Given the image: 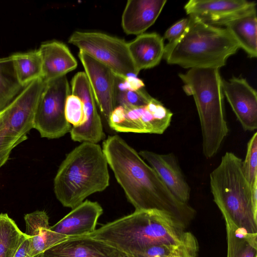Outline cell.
I'll return each mask as SVG.
<instances>
[{
  "instance_id": "cell-30",
  "label": "cell",
  "mask_w": 257,
  "mask_h": 257,
  "mask_svg": "<svg viewBox=\"0 0 257 257\" xmlns=\"http://www.w3.org/2000/svg\"><path fill=\"white\" fill-rule=\"evenodd\" d=\"M26 232L27 235L34 237L40 234L44 228H49V217L44 211L37 210L25 215Z\"/></svg>"
},
{
  "instance_id": "cell-2",
  "label": "cell",
  "mask_w": 257,
  "mask_h": 257,
  "mask_svg": "<svg viewBox=\"0 0 257 257\" xmlns=\"http://www.w3.org/2000/svg\"><path fill=\"white\" fill-rule=\"evenodd\" d=\"M186 225L164 211H135L103 225L86 235L102 241L120 251L133 255L158 243L178 244Z\"/></svg>"
},
{
  "instance_id": "cell-8",
  "label": "cell",
  "mask_w": 257,
  "mask_h": 257,
  "mask_svg": "<svg viewBox=\"0 0 257 257\" xmlns=\"http://www.w3.org/2000/svg\"><path fill=\"white\" fill-rule=\"evenodd\" d=\"M70 92L66 75L46 83L34 118V128L42 138L58 139L70 132L72 125L65 115V102Z\"/></svg>"
},
{
  "instance_id": "cell-7",
  "label": "cell",
  "mask_w": 257,
  "mask_h": 257,
  "mask_svg": "<svg viewBox=\"0 0 257 257\" xmlns=\"http://www.w3.org/2000/svg\"><path fill=\"white\" fill-rule=\"evenodd\" d=\"M68 42L107 66L121 80L138 74L124 40L100 32L75 31Z\"/></svg>"
},
{
  "instance_id": "cell-27",
  "label": "cell",
  "mask_w": 257,
  "mask_h": 257,
  "mask_svg": "<svg viewBox=\"0 0 257 257\" xmlns=\"http://www.w3.org/2000/svg\"><path fill=\"white\" fill-rule=\"evenodd\" d=\"M244 175L251 186L257 179V132H255L247 144L246 153L242 163Z\"/></svg>"
},
{
  "instance_id": "cell-11",
  "label": "cell",
  "mask_w": 257,
  "mask_h": 257,
  "mask_svg": "<svg viewBox=\"0 0 257 257\" xmlns=\"http://www.w3.org/2000/svg\"><path fill=\"white\" fill-rule=\"evenodd\" d=\"M78 56L85 70L96 103L107 121L116 107L117 77L107 66L85 52L79 51Z\"/></svg>"
},
{
  "instance_id": "cell-12",
  "label": "cell",
  "mask_w": 257,
  "mask_h": 257,
  "mask_svg": "<svg viewBox=\"0 0 257 257\" xmlns=\"http://www.w3.org/2000/svg\"><path fill=\"white\" fill-rule=\"evenodd\" d=\"M71 94L81 99L84 109L85 122L80 126L72 127L70 131L75 142L97 144L105 137L96 103L85 73H76L71 81Z\"/></svg>"
},
{
  "instance_id": "cell-34",
  "label": "cell",
  "mask_w": 257,
  "mask_h": 257,
  "mask_svg": "<svg viewBox=\"0 0 257 257\" xmlns=\"http://www.w3.org/2000/svg\"><path fill=\"white\" fill-rule=\"evenodd\" d=\"M120 81L118 83L117 79V88L120 90L135 91L143 88L145 86L143 81L136 76H129Z\"/></svg>"
},
{
  "instance_id": "cell-37",
  "label": "cell",
  "mask_w": 257,
  "mask_h": 257,
  "mask_svg": "<svg viewBox=\"0 0 257 257\" xmlns=\"http://www.w3.org/2000/svg\"><path fill=\"white\" fill-rule=\"evenodd\" d=\"M33 257H43V254H42V253H38V254L34 255Z\"/></svg>"
},
{
  "instance_id": "cell-5",
  "label": "cell",
  "mask_w": 257,
  "mask_h": 257,
  "mask_svg": "<svg viewBox=\"0 0 257 257\" xmlns=\"http://www.w3.org/2000/svg\"><path fill=\"white\" fill-rule=\"evenodd\" d=\"M179 76L184 92L194 98L201 126L203 154L210 159L217 153L229 132L219 69L191 68Z\"/></svg>"
},
{
  "instance_id": "cell-22",
  "label": "cell",
  "mask_w": 257,
  "mask_h": 257,
  "mask_svg": "<svg viewBox=\"0 0 257 257\" xmlns=\"http://www.w3.org/2000/svg\"><path fill=\"white\" fill-rule=\"evenodd\" d=\"M227 257H257V234L247 233L227 219Z\"/></svg>"
},
{
  "instance_id": "cell-38",
  "label": "cell",
  "mask_w": 257,
  "mask_h": 257,
  "mask_svg": "<svg viewBox=\"0 0 257 257\" xmlns=\"http://www.w3.org/2000/svg\"><path fill=\"white\" fill-rule=\"evenodd\" d=\"M125 257H131V256H130V255L125 254Z\"/></svg>"
},
{
  "instance_id": "cell-10",
  "label": "cell",
  "mask_w": 257,
  "mask_h": 257,
  "mask_svg": "<svg viewBox=\"0 0 257 257\" xmlns=\"http://www.w3.org/2000/svg\"><path fill=\"white\" fill-rule=\"evenodd\" d=\"M46 83L42 77L28 84L11 103L3 110V127L14 139H28L34 128L36 108Z\"/></svg>"
},
{
  "instance_id": "cell-13",
  "label": "cell",
  "mask_w": 257,
  "mask_h": 257,
  "mask_svg": "<svg viewBox=\"0 0 257 257\" xmlns=\"http://www.w3.org/2000/svg\"><path fill=\"white\" fill-rule=\"evenodd\" d=\"M222 88L237 120L244 131L257 128V93L247 80L232 77L222 80Z\"/></svg>"
},
{
  "instance_id": "cell-16",
  "label": "cell",
  "mask_w": 257,
  "mask_h": 257,
  "mask_svg": "<svg viewBox=\"0 0 257 257\" xmlns=\"http://www.w3.org/2000/svg\"><path fill=\"white\" fill-rule=\"evenodd\" d=\"M42 254L43 257H125L113 246L88 236L68 237Z\"/></svg>"
},
{
  "instance_id": "cell-32",
  "label": "cell",
  "mask_w": 257,
  "mask_h": 257,
  "mask_svg": "<svg viewBox=\"0 0 257 257\" xmlns=\"http://www.w3.org/2000/svg\"><path fill=\"white\" fill-rule=\"evenodd\" d=\"M178 245V244H177ZM168 243H158L147 246L131 257H167L177 245Z\"/></svg>"
},
{
  "instance_id": "cell-6",
  "label": "cell",
  "mask_w": 257,
  "mask_h": 257,
  "mask_svg": "<svg viewBox=\"0 0 257 257\" xmlns=\"http://www.w3.org/2000/svg\"><path fill=\"white\" fill-rule=\"evenodd\" d=\"M242 163L234 153L226 152L210 174L211 192L224 219L247 233L257 234V209Z\"/></svg>"
},
{
  "instance_id": "cell-1",
  "label": "cell",
  "mask_w": 257,
  "mask_h": 257,
  "mask_svg": "<svg viewBox=\"0 0 257 257\" xmlns=\"http://www.w3.org/2000/svg\"><path fill=\"white\" fill-rule=\"evenodd\" d=\"M108 165L136 211L158 210L167 212L186 225L195 211L177 199L155 170L118 135L109 136L102 143Z\"/></svg>"
},
{
  "instance_id": "cell-26",
  "label": "cell",
  "mask_w": 257,
  "mask_h": 257,
  "mask_svg": "<svg viewBox=\"0 0 257 257\" xmlns=\"http://www.w3.org/2000/svg\"><path fill=\"white\" fill-rule=\"evenodd\" d=\"M153 99V97L150 95L144 88L132 91L120 90L116 87L115 97L116 106H143L148 104Z\"/></svg>"
},
{
  "instance_id": "cell-31",
  "label": "cell",
  "mask_w": 257,
  "mask_h": 257,
  "mask_svg": "<svg viewBox=\"0 0 257 257\" xmlns=\"http://www.w3.org/2000/svg\"><path fill=\"white\" fill-rule=\"evenodd\" d=\"M198 241L190 232L185 231L181 242L167 257H197Z\"/></svg>"
},
{
  "instance_id": "cell-4",
  "label": "cell",
  "mask_w": 257,
  "mask_h": 257,
  "mask_svg": "<svg viewBox=\"0 0 257 257\" xmlns=\"http://www.w3.org/2000/svg\"><path fill=\"white\" fill-rule=\"evenodd\" d=\"M183 35L174 43L166 45L163 58L169 64L184 68L218 69L240 48L226 28L212 26L189 16Z\"/></svg>"
},
{
  "instance_id": "cell-17",
  "label": "cell",
  "mask_w": 257,
  "mask_h": 257,
  "mask_svg": "<svg viewBox=\"0 0 257 257\" xmlns=\"http://www.w3.org/2000/svg\"><path fill=\"white\" fill-rule=\"evenodd\" d=\"M103 209L97 202L86 200L72 210L50 230L68 237L87 235L95 230Z\"/></svg>"
},
{
  "instance_id": "cell-19",
  "label": "cell",
  "mask_w": 257,
  "mask_h": 257,
  "mask_svg": "<svg viewBox=\"0 0 257 257\" xmlns=\"http://www.w3.org/2000/svg\"><path fill=\"white\" fill-rule=\"evenodd\" d=\"M42 59V78L47 82L74 70L77 62L67 46L58 41L43 43L38 49Z\"/></svg>"
},
{
  "instance_id": "cell-29",
  "label": "cell",
  "mask_w": 257,
  "mask_h": 257,
  "mask_svg": "<svg viewBox=\"0 0 257 257\" xmlns=\"http://www.w3.org/2000/svg\"><path fill=\"white\" fill-rule=\"evenodd\" d=\"M65 115L72 127H78L84 123V105L80 98L72 94L68 96L65 105Z\"/></svg>"
},
{
  "instance_id": "cell-36",
  "label": "cell",
  "mask_w": 257,
  "mask_h": 257,
  "mask_svg": "<svg viewBox=\"0 0 257 257\" xmlns=\"http://www.w3.org/2000/svg\"><path fill=\"white\" fill-rule=\"evenodd\" d=\"M3 111L1 112H0V124L2 123V119H3Z\"/></svg>"
},
{
  "instance_id": "cell-14",
  "label": "cell",
  "mask_w": 257,
  "mask_h": 257,
  "mask_svg": "<svg viewBox=\"0 0 257 257\" xmlns=\"http://www.w3.org/2000/svg\"><path fill=\"white\" fill-rule=\"evenodd\" d=\"M255 8L254 2L246 0H190L184 6L189 16L214 26Z\"/></svg>"
},
{
  "instance_id": "cell-35",
  "label": "cell",
  "mask_w": 257,
  "mask_h": 257,
  "mask_svg": "<svg viewBox=\"0 0 257 257\" xmlns=\"http://www.w3.org/2000/svg\"><path fill=\"white\" fill-rule=\"evenodd\" d=\"M31 237L29 236L22 243L14 257H32Z\"/></svg>"
},
{
  "instance_id": "cell-20",
  "label": "cell",
  "mask_w": 257,
  "mask_h": 257,
  "mask_svg": "<svg viewBox=\"0 0 257 257\" xmlns=\"http://www.w3.org/2000/svg\"><path fill=\"white\" fill-rule=\"evenodd\" d=\"M128 50L135 67L141 70L158 65L164 56V39L156 33H143L127 43Z\"/></svg>"
},
{
  "instance_id": "cell-23",
  "label": "cell",
  "mask_w": 257,
  "mask_h": 257,
  "mask_svg": "<svg viewBox=\"0 0 257 257\" xmlns=\"http://www.w3.org/2000/svg\"><path fill=\"white\" fill-rule=\"evenodd\" d=\"M20 83L26 87L35 79L42 77V59L39 50L11 55Z\"/></svg>"
},
{
  "instance_id": "cell-9",
  "label": "cell",
  "mask_w": 257,
  "mask_h": 257,
  "mask_svg": "<svg viewBox=\"0 0 257 257\" xmlns=\"http://www.w3.org/2000/svg\"><path fill=\"white\" fill-rule=\"evenodd\" d=\"M173 115L160 101L153 98L143 106H117L107 123L117 132L162 135L170 126Z\"/></svg>"
},
{
  "instance_id": "cell-33",
  "label": "cell",
  "mask_w": 257,
  "mask_h": 257,
  "mask_svg": "<svg viewBox=\"0 0 257 257\" xmlns=\"http://www.w3.org/2000/svg\"><path fill=\"white\" fill-rule=\"evenodd\" d=\"M189 22V17L183 19L174 24L166 31L163 39L168 41L167 45L172 44L183 35Z\"/></svg>"
},
{
  "instance_id": "cell-18",
  "label": "cell",
  "mask_w": 257,
  "mask_h": 257,
  "mask_svg": "<svg viewBox=\"0 0 257 257\" xmlns=\"http://www.w3.org/2000/svg\"><path fill=\"white\" fill-rule=\"evenodd\" d=\"M166 0H128L121 17V26L128 35L143 34L161 14Z\"/></svg>"
},
{
  "instance_id": "cell-3",
  "label": "cell",
  "mask_w": 257,
  "mask_h": 257,
  "mask_svg": "<svg viewBox=\"0 0 257 257\" xmlns=\"http://www.w3.org/2000/svg\"><path fill=\"white\" fill-rule=\"evenodd\" d=\"M108 163L97 144L83 142L68 153L54 180L55 196L66 207L74 208L88 196L109 184Z\"/></svg>"
},
{
  "instance_id": "cell-25",
  "label": "cell",
  "mask_w": 257,
  "mask_h": 257,
  "mask_svg": "<svg viewBox=\"0 0 257 257\" xmlns=\"http://www.w3.org/2000/svg\"><path fill=\"white\" fill-rule=\"evenodd\" d=\"M29 236L7 213H0V257H14Z\"/></svg>"
},
{
  "instance_id": "cell-28",
  "label": "cell",
  "mask_w": 257,
  "mask_h": 257,
  "mask_svg": "<svg viewBox=\"0 0 257 257\" xmlns=\"http://www.w3.org/2000/svg\"><path fill=\"white\" fill-rule=\"evenodd\" d=\"M50 228L43 229L40 235L31 237L32 257L68 238L65 235L52 231Z\"/></svg>"
},
{
  "instance_id": "cell-21",
  "label": "cell",
  "mask_w": 257,
  "mask_h": 257,
  "mask_svg": "<svg viewBox=\"0 0 257 257\" xmlns=\"http://www.w3.org/2000/svg\"><path fill=\"white\" fill-rule=\"evenodd\" d=\"M250 58L257 56V18L256 8L227 22L223 25Z\"/></svg>"
},
{
  "instance_id": "cell-15",
  "label": "cell",
  "mask_w": 257,
  "mask_h": 257,
  "mask_svg": "<svg viewBox=\"0 0 257 257\" xmlns=\"http://www.w3.org/2000/svg\"><path fill=\"white\" fill-rule=\"evenodd\" d=\"M139 154L147 161L177 199L183 203H189L191 189L178 159L173 153L160 154L152 151L142 150Z\"/></svg>"
},
{
  "instance_id": "cell-24",
  "label": "cell",
  "mask_w": 257,
  "mask_h": 257,
  "mask_svg": "<svg viewBox=\"0 0 257 257\" xmlns=\"http://www.w3.org/2000/svg\"><path fill=\"white\" fill-rule=\"evenodd\" d=\"M25 87L17 79L11 56L0 58V112L11 103Z\"/></svg>"
}]
</instances>
